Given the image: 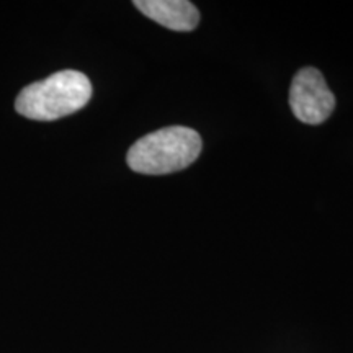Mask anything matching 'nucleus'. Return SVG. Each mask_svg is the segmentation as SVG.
Wrapping results in <instances>:
<instances>
[{
  "mask_svg": "<svg viewBox=\"0 0 353 353\" xmlns=\"http://www.w3.org/2000/svg\"><path fill=\"white\" fill-rule=\"evenodd\" d=\"M200 134L187 126H169L149 132L128 151L131 170L144 175H165L187 169L200 156Z\"/></svg>",
  "mask_w": 353,
  "mask_h": 353,
  "instance_id": "nucleus-1",
  "label": "nucleus"
},
{
  "mask_svg": "<svg viewBox=\"0 0 353 353\" xmlns=\"http://www.w3.org/2000/svg\"><path fill=\"white\" fill-rule=\"evenodd\" d=\"M92 97V83L79 70H61L44 81L25 87L17 97L15 108L21 117L52 121L79 112Z\"/></svg>",
  "mask_w": 353,
  "mask_h": 353,
  "instance_id": "nucleus-2",
  "label": "nucleus"
},
{
  "mask_svg": "<svg viewBox=\"0 0 353 353\" xmlns=\"http://www.w3.org/2000/svg\"><path fill=\"white\" fill-rule=\"evenodd\" d=\"M290 107L306 125H321L332 114L335 97L319 70L304 68L294 76L290 87Z\"/></svg>",
  "mask_w": 353,
  "mask_h": 353,
  "instance_id": "nucleus-3",
  "label": "nucleus"
},
{
  "mask_svg": "<svg viewBox=\"0 0 353 353\" xmlns=\"http://www.w3.org/2000/svg\"><path fill=\"white\" fill-rule=\"evenodd\" d=\"M134 6L148 19L174 32H192L200 23V12L187 0H136Z\"/></svg>",
  "mask_w": 353,
  "mask_h": 353,
  "instance_id": "nucleus-4",
  "label": "nucleus"
}]
</instances>
